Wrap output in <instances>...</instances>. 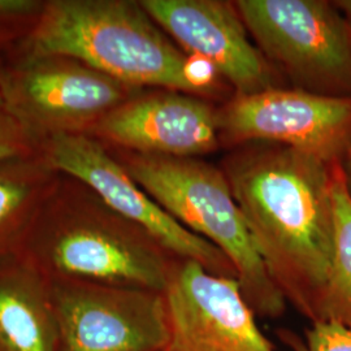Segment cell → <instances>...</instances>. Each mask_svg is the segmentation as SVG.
<instances>
[{"label":"cell","instance_id":"6da1fadb","mask_svg":"<svg viewBox=\"0 0 351 351\" xmlns=\"http://www.w3.org/2000/svg\"><path fill=\"white\" fill-rule=\"evenodd\" d=\"M333 168L313 155L264 143L232 156L224 171L269 276L311 323L335 251Z\"/></svg>","mask_w":351,"mask_h":351},{"label":"cell","instance_id":"7a4b0ae2","mask_svg":"<svg viewBox=\"0 0 351 351\" xmlns=\"http://www.w3.org/2000/svg\"><path fill=\"white\" fill-rule=\"evenodd\" d=\"M47 281L164 293L178 261L143 228L62 173L21 255Z\"/></svg>","mask_w":351,"mask_h":351},{"label":"cell","instance_id":"3957f363","mask_svg":"<svg viewBox=\"0 0 351 351\" xmlns=\"http://www.w3.org/2000/svg\"><path fill=\"white\" fill-rule=\"evenodd\" d=\"M11 50L65 55L133 88L199 97L186 75L189 55L177 49L141 1L46 0L37 24Z\"/></svg>","mask_w":351,"mask_h":351},{"label":"cell","instance_id":"277c9868","mask_svg":"<svg viewBox=\"0 0 351 351\" xmlns=\"http://www.w3.org/2000/svg\"><path fill=\"white\" fill-rule=\"evenodd\" d=\"M110 151L164 211L226 255L255 314L268 319L284 314L287 300L254 245L224 171L197 158Z\"/></svg>","mask_w":351,"mask_h":351},{"label":"cell","instance_id":"5b68a950","mask_svg":"<svg viewBox=\"0 0 351 351\" xmlns=\"http://www.w3.org/2000/svg\"><path fill=\"white\" fill-rule=\"evenodd\" d=\"M141 90L71 56L4 53L0 101L39 145L53 137L88 134Z\"/></svg>","mask_w":351,"mask_h":351},{"label":"cell","instance_id":"8992f818","mask_svg":"<svg viewBox=\"0 0 351 351\" xmlns=\"http://www.w3.org/2000/svg\"><path fill=\"white\" fill-rule=\"evenodd\" d=\"M233 3L267 62L282 68L295 88L351 97V25L335 1Z\"/></svg>","mask_w":351,"mask_h":351},{"label":"cell","instance_id":"52a82bcc","mask_svg":"<svg viewBox=\"0 0 351 351\" xmlns=\"http://www.w3.org/2000/svg\"><path fill=\"white\" fill-rule=\"evenodd\" d=\"M39 151L58 172L85 184L114 213L143 228L176 259L194 261L213 275L237 278L226 255L164 211L98 139L88 134L60 136L42 142Z\"/></svg>","mask_w":351,"mask_h":351},{"label":"cell","instance_id":"ba28073f","mask_svg":"<svg viewBox=\"0 0 351 351\" xmlns=\"http://www.w3.org/2000/svg\"><path fill=\"white\" fill-rule=\"evenodd\" d=\"M216 114L219 138L229 145H281L328 164H342L351 151V97L275 88L236 95Z\"/></svg>","mask_w":351,"mask_h":351},{"label":"cell","instance_id":"9c48e42d","mask_svg":"<svg viewBox=\"0 0 351 351\" xmlns=\"http://www.w3.org/2000/svg\"><path fill=\"white\" fill-rule=\"evenodd\" d=\"M49 282L59 351H167L169 332L163 293Z\"/></svg>","mask_w":351,"mask_h":351},{"label":"cell","instance_id":"30bf717a","mask_svg":"<svg viewBox=\"0 0 351 351\" xmlns=\"http://www.w3.org/2000/svg\"><path fill=\"white\" fill-rule=\"evenodd\" d=\"M163 295L167 351H276L258 326L237 278L178 259Z\"/></svg>","mask_w":351,"mask_h":351},{"label":"cell","instance_id":"8fae6325","mask_svg":"<svg viewBox=\"0 0 351 351\" xmlns=\"http://www.w3.org/2000/svg\"><path fill=\"white\" fill-rule=\"evenodd\" d=\"M217 110L199 97L172 90H141L91 129L114 150L197 158L217 149Z\"/></svg>","mask_w":351,"mask_h":351},{"label":"cell","instance_id":"7c38bea8","mask_svg":"<svg viewBox=\"0 0 351 351\" xmlns=\"http://www.w3.org/2000/svg\"><path fill=\"white\" fill-rule=\"evenodd\" d=\"M141 5L186 55L213 64L216 72L236 88V95L276 88L272 66L251 43L234 3L142 0Z\"/></svg>","mask_w":351,"mask_h":351},{"label":"cell","instance_id":"4fadbf2b","mask_svg":"<svg viewBox=\"0 0 351 351\" xmlns=\"http://www.w3.org/2000/svg\"><path fill=\"white\" fill-rule=\"evenodd\" d=\"M0 351H59L50 282L23 256L0 261Z\"/></svg>","mask_w":351,"mask_h":351},{"label":"cell","instance_id":"5bb4252c","mask_svg":"<svg viewBox=\"0 0 351 351\" xmlns=\"http://www.w3.org/2000/svg\"><path fill=\"white\" fill-rule=\"evenodd\" d=\"M60 175L40 151L0 159V261L21 255Z\"/></svg>","mask_w":351,"mask_h":351},{"label":"cell","instance_id":"9a60e30c","mask_svg":"<svg viewBox=\"0 0 351 351\" xmlns=\"http://www.w3.org/2000/svg\"><path fill=\"white\" fill-rule=\"evenodd\" d=\"M333 201L335 251L316 322L330 320L351 328V195L341 163L333 168Z\"/></svg>","mask_w":351,"mask_h":351},{"label":"cell","instance_id":"2e32d148","mask_svg":"<svg viewBox=\"0 0 351 351\" xmlns=\"http://www.w3.org/2000/svg\"><path fill=\"white\" fill-rule=\"evenodd\" d=\"M288 339L294 351H351V328L330 320L311 323L303 339Z\"/></svg>","mask_w":351,"mask_h":351},{"label":"cell","instance_id":"e0dca14e","mask_svg":"<svg viewBox=\"0 0 351 351\" xmlns=\"http://www.w3.org/2000/svg\"><path fill=\"white\" fill-rule=\"evenodd\" d=\"M45 7L46 0H0V30L21 42L37 24Z\"/></svg>","mask_w":351,"mask_h":351},{"label":"cell","instance_id":"ac0fdd59","mask_svg":"<svg viewBox=\"0 0 351 351\" xmlns=\"http://www.w3.org/2000/svg\"><path fill=\"white\" fill-rule=\"evenodd\" d=\"M39 151V143L33 138L0 101V159L30 155Z\"/></svg>","mask_w":351,"mask_h":351},{"label":"cell","instance_id":"d6986e66","mask_svg":"<svg viewBox=\"0 0 351 351\" xmlns=\"http://www.w3.org/2000/svg\"><path fill=\"white\" fill-rule=\"evenodd\" d=\"M17 39L7 32L0 30V55L11 50L14 45H17Z\"/></svg>","mask_w":351,"mask_h":351},{"label":"cell","instance_id":"ffe728a7","mask_svg":"<svg viewBox=\"0 0 351 351\" xmlns=\"http://www.w3.org/2000/svg\"><path fill=\"white\" fill-rule=\"evenodd\" d=\"M342 169H343L346 185H348L351 195V151L349 152V155L345 158V160L342 162Z\"/></svg>","mask_w":351,"mask_h":351},{"label":"cell","instance_id":"44dd1931","mask_svg":"<svg viewBox=\"0 0 351 351\" xmlns=\"http://www.w3.org/2000/svg\"><path fill=\"white\" fill-rule=\"evenodd\" d=\"M335 3L341 10V12L345 14V17L348 19V21L350 23L351 25V0H337Z\"/></svg>","mask_w":351,"mask_h":351},{"label":"cell","instance_id":"7402d4cb","mask_svg":"<svg viewBox=\"0 0 351 351\" xmlns=\"http://www.w3.org/2000/svg\"><path fill=\"white\" fill-rule=\"evenodd\" d=\"M3 68H4V53L0 55V80H1V75H3Z\"/></svg>","mask_w":351,"mask_h":351}]
</instances>
